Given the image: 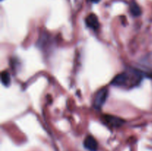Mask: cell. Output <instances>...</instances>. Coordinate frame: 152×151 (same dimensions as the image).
Masks as SVG:
<instances>
[{"instance_id": "cell-1", "label": "cell", "mask_w": 152, "mask_h": 151, "mask_svg": "<svg viewBox=\"0 0 152 151\" xmlns=\"http://www.w3.org/2000/svg\"><path fill=\"white\" fill-rule=\"evenodd\" d=\"M142 76L143 75L141 72L132 70L122 73L114 77L111 84L117 87H134L140 82Z\"/></svg>"}, {"instance_id": "cell-2", "label": "cell", "mask_w": 152, "mask_h": 151, "mask_svg": "<svg viewBox=\"0 0 152 151\" xmlns=\"http://www.w3.org/2000/svg\"><path fill=\"white\" fill-rule=\"evenodd\" d=\"M108 96V90L106 87L101 89L96 94L94 100V107L96 109L99 110L102 107L104 104L106 102V99Z\"/></svg>"}, {"instance_id": "cell-3", "label": "cell", "mask_w": 152, "mask_h": 151, "mask_svg": "<svg viewBox=\"0 0 152 151\" xmlns=\"http://www.w3.org/2000/svg\"><path fill=\"white\" fill-rule=\"evenodd\" d=\"M84 146L90 151H96L98 149V143L96 139L91 136H88L84 141Z\"/></svg>"}, {"instance_id": "cell-4", "label": "cell", "mask_w": 152, "mask_h": 151, "mask_svg": "<svg viewBox=\"0 0 152 151\" xmlns=\"http://www.w3.org/2000/svg\"><path fill=\"white\" fill-rule=\"evenodd\" d=\"M86 22L87 26L93 30H97L99 27V23L97 16L95 14H93V13L87 16V18L86 19Z\"/></svg>"}, {"instance_id": "cell-5", "label": "cell", "mask_w": 152, "mask_h": 151, "mask_svg": "<svg viewBox=\"0 0 152 151\" xmlns=\"http://www.w3.org/2000/svg\"><path fill=\"white\" fill-rule=\"evenodd\" d=\"M105 121L107 124H110L114 127H120L125 122L124 120H123L122 118L116 116H112V115H105Z\"/></svg>"}, {"instance_id": "cell-6", "label": "cell", "mask_w": 152, "mask_h": 151, "mask_svg": "<svg viewBox=\"0 0 152 151\" xmlns=\"http://www.w3.org/2000/svg\"><path fill=\"white\" fill-rule=\"evenodd\" d=\"M131 13L133 16H138L141 14V9L136 2H132L130 5Z\"/></svg>"}, {"instance_id": "cell-7", "label": "cell", "mask_w": 152, "mask_h": 151, "mask_svg": "<svg viewBox=\"0 0 152 151\" xmlns=\"http://www.w3.org/2000/svg\"><path fill=\"white\" fill-rule=\"evenodd\" d=\"M1 80L4 86H9L10 84V76L7 71H3L1 74Z\"/></svg>"}, {"instance_id": "cell-8", "label": "cell", "mask_w": 152, "mask_h": 151, "mask_svg": "<svg viewBox=\"0 0 152 151\" xmlns=\"http://www.w3.org/2000/svg\"><path fill=\"white\" fill-rule=\"evenodd\" d=\"M142 64L145 67L152 69V53L148 54L147 57H145L142 60Z\"/></svg>"}, {"instance_id": "cell-9", "label": "cell", "mask_w": 152, "mask_h": 151, "mask_svg": "<svg viewBox=\"0 0 152 151\" xmlns=\"http://www.w3.org/2000/svg\"><path fill=\"white\" fill-rule=\"evenodd\" d=\"M91 1L94 3H98L99 1H100V0H91Z\"/></svg>"}]
</instances>
